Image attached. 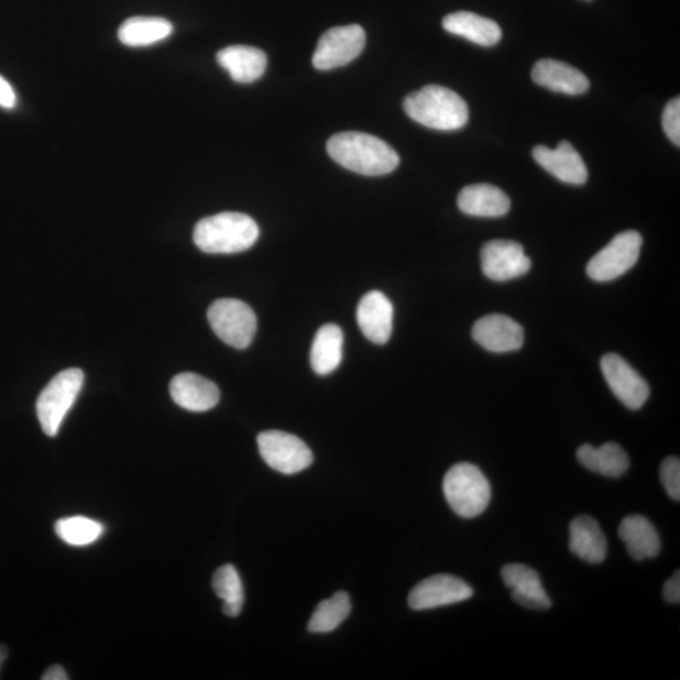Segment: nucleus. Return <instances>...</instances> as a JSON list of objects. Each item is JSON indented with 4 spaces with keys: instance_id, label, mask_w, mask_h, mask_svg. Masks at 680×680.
<instances>
[{
    "instance_id": "obj_1",
    "label": "nucleus",
    "mask_w": 680,
    "mask_h": 680,
    "mask_svg": "<svg viewBox=\"0 0 680 680\" xmlns=\"http://www.w3.org/2000/svg\"><path fill=\"white\" fill-rule=\"evenodd\" d=\"M327 151L331 160L362 176H386L399 164V156L394 147L377 136L364 133L336 134L329 139Z\"/></svg>"
},
{
    "instance_id": "obj_2",
    "label": "nucleus",
    "mask_w": 680,
    "mask_h": 680,
    "mask_svg": "<svg viewBox=\"0 0 680 680\" xmlns=\"http://www.w3.org/2000/svg\"><path fill=\"white\" fill-rule=\"evenodd\" d=\"M260 237L254 218L238 212L206 217L196 224V246L206 254H238L255 245Z\"/></svg>"
},
{
    "instance_id": "obj_3",
    "label": "nucleus",
    "mask_w": 680,
    "mask_h": 680,
    "mask_svg": "<svg viewBox=\"0 0 680 680\" xmlns=\"http://www.w3.org/2000/svg\"><path fill=\"white\" fill-rule=\"evenodd\" d=\"M409 118L426 128L451 132L464 128L469 120L467 102L448 87L427 85L404 101Z\"/></svg>"
},
{
    "instance_id": "obj_4",
    "label": "nucleus",
    "mask_w": 680,
    "mask_h": 680,
    "mask_svg": "<svg viewBox=\"0 0 680 680\" xmlns=\"http://www.w3.org/2000/svg\"><path fill=\"white\" fill-rule=\"evenodd\" d=\"M442 491L450 508L470 519L481 516L492 500V486L482 470L470 463H459L443 478Z\"/></svg>"
},
{
    "instance_id": "obj_5",
    "label": "nucleus",
    "mask_w": 680,
    "mask_h": 680,
    "mask_svg": "<svg viewBox=\"0 0 680 680\" xmlns=\"http://www.w3.org/2000/svg\"><path fill=\"white\" fill-rule=\"evenodd\" d=\"M85 374L78 369L59 372L43 388L37 399V416L43 432L54 438L84 386Z\"/></svg>"
},
{
    "instance_id": "obj_6",
    "label": "nucleus",
    "mask_w": 680,
    "mask_h": 680,
    "mask_svg": "<svg viewBox=\"0 0 680 680\" xmlns=\"http://www.w3.org/2000/svg\"><path fill=\"white\" fill-rule=\"evenodd\" d=\"M216 336L237 350H245L254 340L257 318L246 303L238 299L216 300L207 312Z\"/></svg>"
},
{
    "instance_id": "obj_7",
    "label": "nucleus",
    "mask_w": 680,
    "mask_h": 680,
    "mask_svg": "<svg viewBox=\"0 0 680 680\" xmlns=\"http://www.w3.org/2000/svg\"><path fill=\"white\" fill-rule=\"evenodd\" d=\"M261 458L276 472L292 475L312 464V452L298 436L284 431H264L257 436Z\"/></svg>"
},
{
    "instance_id": "obj_8",
    "label": "nucleus",
    "mask_w": 680,
    "mask_h": 680,
    "mask_svg": "<svg viewBox=\"0 0 680 680\" xmlns=\"http://www.w3.org/2000/svg\"><path fill=\"white\" fill-rule=\"evenodd\" d=\"M643 238L639 232L625 231L616 234L608 245L599 251L588 264V275L599 283L621 277L638 263Z\"/></svg>"
},
{
    "instance_id": "obj_9",
    "label": "nucleus",
    "mask_w": 680,
    "mask_h": 680,
    "mask_svg": "<svg viewBox=\"0 0 680 680\" xmlns=\"http://www.w3.org/2000/svg\"><path fill=\"white\" fill-rule=\"evenodd\" d=\"M364 46L365 32L361 25L331 29L319 39L312 65L320 72L346 66L362 54Z\"/></svg>"
},
{
    "instance_id": "obj_10",
    "label": "nucleus",
    "mask_w": 680,
    "mask_h": 680,
    "mask_svg": "<svg viewBox=\"0 0 680 680\" xmlns=\"http://www.w3.org/2000/svg\"><path fill=\"white\" fill-rule=\"evenodd\" d=\"M601 371L613 394L630 409H639L647 403L650 388L638 372L621 355L608 353L601 360Z\"/></svg>"
},
{
    "instance_id": "obj_11",
    "label": "nucleus",
    "mask_w": 680,
    "mask_h": 680,
    "mask_svg": "<svg viewBox=\"0 0 680 680\" xmlns=\"http://www.w3.org/2000/svg\"><path fill=\"white\" fill-rule=\"evenodd\" d=\"M474 594L472 588L452 574H435L429 579L417 583L409 592V607L421 612L441 606L463 603Z\"/></svg>"
},
{
    "instance_id": "obj_12",
    "label": "nucleus",
    "mask_w": 680,
    "mask_h": 680,
    "mask_svg": "<svg viewBox=\"0 0 680 680\" xmlns=\"http://www.w3.org/2000/svg\"><path fill=\"white\" fill-rule=\"evenodd\" d=\"M483 274L494 282H508L526 275L531 266L530 259L518 242L493 240L482 249Z\"/></svg>"
},
{
    "instance_id": "obj_13",
    "label": "nucleus",
    "mask_w": 680,
    "mask_h": 680,
    "mask_svg": "<svg viewBox=\"0 0 680 680\" xmlns=\"http://www.w3.org/2000/svg\"><path fill=\"white\" fill-rule=\"evenodd\" d=\"M472 336L479 346L494 353L518 351L525 342V330L516 320L502 314H491L479 319Z\"/></svg>"
},
{
    "instance_id": "obj_14",
    "label": "nucleus",
    "mask_w": 680,
    "mask_h": 680,
    "mask_svg": "<svg viewBox=\"0 0 680 680\" xmlns=\"http://www.w3.org/2000/svg\"><path fill=\"white\" fill-rule=\"evenodd\" d=\"M531 154H534V158L540 167L552 174L558 180L574 186L585 185L588 182L586 164L569 142H561L556 150L538 145Z\"/></svg>"
},
{
    "instance_id": "obj_15",
    "label": "nucleus",
    "mask_w": 680,
    "mask_h": 680,
    "mask_svg": "<svg viewBox=\"0 0 680 680\" xmlns=\"http://www.w3.org/2000/svg\"><path fill=\"white\" fill-rule=\"evenodd\" d=\"M357 321L364 337L372 343L386 344L394 328V305L385 294L370 292L360 301Z\"/></svg>"
},
{
    "instance_id": "obj_16",
    "label": "nucleus",
    "mask_w": 680,
    "mask_h": 680,
    "mask_svg": "<svg viewBox=\"0 0 680 680\" xmlns=\"http://www.w3.org/2000/svg\"><path fill=\"white\" fill-rule=\"evenodd\" d=\"M502 578L505 585L512 590L513 600L520 606L530 610H547L552 606L542 580L531 567L509 563L503 567Z\"/></svg>"
},
{
    "instance_id": "obj_17",
    "label": "nucleus",
    "mask_w": 680,
    "mask_h": 680,
    "mask_svg": "<svg viewBox=\"0 0 680 680\" xmlns=\"http://www.w3.org/2000/svg\"><path fill=\"white\" fill-rule=\"evenodd\" d=\"M171 396L178 406L191 413H206L220 403V390L212 381L196 373H180L171 382Z\"/></svg>"
},
{
    "instance_id": "obj_18",
    "label": "nucleus",
    "mask_w": 680,
    "mask_h": 680,
    "mask_svg": "<svg viewBox=\"0 0 680 680\" xmlns=\"http://www.w3.org/2000/svg\"><path fill=\"white\" fill-rule=\"evenodd\" d=\"M531 80L546 89L566 95H582L590 89L586 75L556 59H540L531 69Z\"/></svg>"
},
{
    "instance_id": "obj_19",
    "label": "nucleus",
    "mask_w": 680,
    "mask_h": 680,
    "mask_svg": "<svg viewBox=\"0 0 680 680\" xmlns=\"http://www.w3.org/2000/svg\"><path fill=\"white\" fill-rule=\"evenodd\" d=\"M218 64L230 74L233 81L251 84L266 72L267 57L264 51L251 46H230L217 54Z\"/></svg>"
},
{
    "instance_id": "obj_20",
    "label": "nucleus",
    "mask_w": 680,
    "mask_h": 680,
    "mask_svg": "<svg viewBox=\"0 0 680 680\" xmlns=\"http://www.w3.org/2000/svg\"><path fill=\"white\" fill-rule=\"evenodd\" d=\"M618 537L636 561L648 560L660 552L661 540L656 527L640 514H633L622 520Z\"/></svg>"
},
{
    "instance_id": "obj_21",
    "label": "nucleus",
    "mask_w": 680,
    "mask_h": 680,
    "mask_svg": "<svg viewBox=\"0 0 680 680\" xmlns=\"http://www.w3.org/2000/svg\"><path fill=\"white\" fill-rule=\"evenodd\" d=\"M571 552L591 564L605 561L607 542L599 523L589 516L574 518L570 525Z\"/></svg>"
},
{
    "instance_id": "obj_22",
    "label": "nucleus",
    "mask_w": 680,
    "mask_h": 680,
    "mask_svg": "<svg viewBox=\"0 0 680 680\" xmlns=\"http://www.w3.org/2000/svg\"><path fill=\"white\" fill-rule=\"evenodd\" d=\"M442 28L483 47L495 46L502 39L498 23L470 12H457L445 17Z\"/></svg>"
},
{
    "instance_id": "obj_23",
    "label": "nucleus",
    "mask_w": 680,
    "mask_h": 680,
    "mask_svg": "<svg viewBox=\"0 0 680 680\" xmlns=\"http://www.w3.org/2000/svg\"><path fill=\"white\" fill-rule=\"evenodd\" d=\"M458 206L465 215L493 218L509 212L511 199L498 187L472 185L460 191Z\"/></svg>"
},
{
    "instance_id": "obj_24",
    "label": "nucleus",
    "mask_w": 680,
    "mask_h": 680,
    "mask_svg": "<svg viewBox=\"0 0 680 680\" xmlns=\"http://www.w3.org/2000/svg\"><path fill=\"white\" fill-rule=\"evenodd\" d=\"M577 456L583 468L608 478L624 475L630 465L629 457L621 445L615 442L604 443L600 448L592 447L590 443L582 445Z\"/></svg>"
},
{
    "instance_id": "obj_25",
    "label": "nucleus",
    "mask_w": 680,
    "mask_h": 680,
    "mask_svg": "<svg viewBox=\"0 0 680 680\" xmlns=\"http://www.w3.org/2000/svg\"><path fill=\"white\" fill-rule=\"evenodd\" d=\"M343 331L336 325L322 326L314 338L310 363L320 376L336 371L343 359Z\"/></svg>"
},
{
    "instance_id": "obj_26",
    "label": "nucleus",
    "mask_w": 680,
    "mask_h": 680,
    "mask_svg": "<svg viewBox=\"0 0 680 680\" xmlns=\"http://www.w3.org/2000/svg\"><path fill=\"white\" fill-rule=\"evenodd\" d=\"M173 24L160 17H133L120 25L118 36L129 47H146L167 40Z\"/></svg>"
},
{
    "instance_id": "obj_27",
    "label": "nucleus",
    "mask_w": 680,
    "mask_h": 680,
    "mask_svg": "<svg viewBox=\"0 0 680 680\" xmlns=\"http://www.w3.org/2000/svg\"><path fill=\"white\" fill-rule=\"evenodd\" d=\"M212 586L216 595L223 601L224 615L239 616L245 603V592L238 570L232 564L220 567L215 573Z\"/></svg>"
},
{
    "instance_id": "obj_28",
    "label": "nucleus",
    "mask_w": 680,
    "mask_h": 680,
    "mask_svg": "<svg viewBox=\"0 0 680 680\" xmlns=\"http://www.w3.org/2000/svg\"><path fill=\"white\" fill-rule=\"evenodd\" d=\"M351 610L350 596L347 592L339 591L330 599L321 601L310 618L308 629L320 634L333 632L351 614Z\"/></svg>"
},
{
    "instance_id": "obj_29",
    "label": "nucleus",
    "mask_w": 680,
    "mask_h": 680,
    "mask_svg": "<svg viewBox=\"0 0 680 680\" xmlns=\"http://www.w3.org/2000/svg\"><path fill=\"white\" fill-rule=\"evenodd\" d=\"M55 531L65 544L84 547L95 544L103 535L105 527L98 520L77 516L57 520Z\"/></svg>"
},
{
    "instance_id": "obj_30",
    "label": "nucleus",
    "mask_w": 680,
    "mask_h": 680,
    "mask_svg": "<svg viewBox=\"0 0 680 680\" xmlns=\"http://www.w3.org/2000/svg\"><path fill=\"white\" fill-rule=\"evenodd\" d=\"M661 484L671 500L680 501V461L676 457H669L660 467Z\"/></svg>"
},
{
    "instance_id": "obj_31",
    "label": "nucleus",
    "mask_w": 680,
    "mask_h": 680,
    "mask_svg": "<svg viewBox=\"0 0 680 680\" xmlns=\"http://www.w3.org/2000/svg\"><path fill=\"white\" fill-rule=\"evenodd\" d=\"M662 130L670 139V142L680 145V99L671 100L662 112Z\"/></svg>"
},
{
    "instance_id": "obj_32",
    "label": "nucleus",
    "mask_w": 680,
    "mask_h": 680,
    "mask_svg": "<svg viewBox=\"0 0 680 680\" xmlns=\"http://www.w3.org/2000/svg\"><path fill=\"white\" fill-rule=\"evenodd\" d=\"M662 597L670 604L680 603V573L676 571L662 589Z\"/></svg>"
},
{
    "instance_id": "obj_33",
    "label": "nucleus",
    "mask_w": 680,
    "mask_h": 680,
    "mask_svg": "<svg viewBox=\"0 0 680 680\" xmlns=\"http://www.w3.org/2000/svg\"><path fill=\"white\" fill-rule=\"evenodd\" d=\"M17 103V96L13 87L0 76V107L4 109H13Z\"/></svg>"
},
{
    "instance_id": "obj_34",
    "label": "nucleus",
    "mask_w": 680,
    "mask_h": 680,
    "mask_svg": "<svg viewBox=\"0 0 680 680\" xmlns=\"http://www.w3.org/2000/svg\"><path fill=\"white\" fill-rule=\"evenodd\" d=\"M43 680H67L68 676L65 669L61 666H52L45 671V674L42 676Z\"/></svg>"
},
{
    "instance_id": "obj_35",
    "label": "nucleus",
    "mask_w": 680,
    "mask_h": 680,
    "mask_svg": "<svg viewBox=\"0 0 680 680\" xmlns=\"http://www.w3.org/2000/svg\"><path fill=\"white\" fill-rule=\"evenodd\" d=\"M8 657V650L6 647H0V670H2V667L4 665V661Z\"/></svg>"
}]
</instances>
